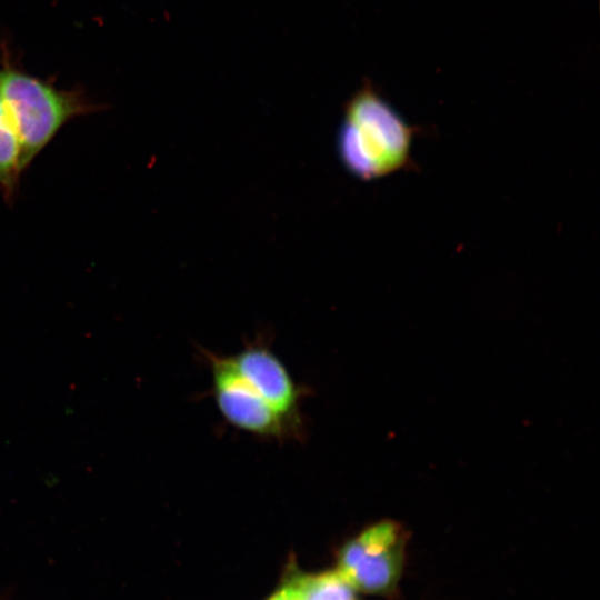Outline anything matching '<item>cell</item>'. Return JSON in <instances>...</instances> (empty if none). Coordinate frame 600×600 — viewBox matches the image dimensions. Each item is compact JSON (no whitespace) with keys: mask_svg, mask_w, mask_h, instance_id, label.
Here are the masks:
<instances>
[{"mask_svg":"<svg viewBox=\"0 0 600 600\" xmlns=\"http://www.w3.org/2000/svg\"><path fill=\"white\" fill-rule=\"evenodd\" d=\"M417 130L371 86L348 101L337 133V151L353 177L372 181L411 169Z\"/></svg>","mask_w":600,"mask_h":600,"instance_id":"1","label":"cell"},{"mask_svg":"<svg viewBox=\"0 0 600 600\" xmlns=\"http://www.w3.org/2000/svg\"><path fill=\"white\" fill-rule=\"evenodd\" d=\"M0 101L16 131L26 170L70 120L99 109L82 90L57 88L17 66L2 48Z\"/></svg>","mask_w":600,"mask_h":600,"instance_id":"2","label":"cell"},{"mask_svg":"<svg viewBox=\"0 0 600 600\" xmlns=\"http://www.w3.org/2000/svg\"><path fill=\"white\" fill-rule=\"evenodd\" d=\"M404 544V532L399 524L380 521L342 547L338 571L354 589L386 592L401 574Z\"/></svg>","mask_w":600,"mask_h":600,"instance_id":"3","label":"cell"},{"mask_svg":"<svg viewBox=\"0 0 600 600\" xmlns=\"http://www.w3.org/2000/svg\"><path fill=\"white\" fill-rule=\"evenodd\" d=\"M219 410L233 426L262 436H279L283 418L239 374L231 358H211Z\"/></svg>","mask_w":600,"mask_h":600,"instance_id":"4","label":"cell"},{"mask_svg":"<svg viewBox=\"0 0 600 600\" xmlns=\"http://www.w3.org/2000/svg\"><path fill=\"white\" fill-rule=\"evenodd\" d=\"M239 374L282 418L296 408L297 389L281 361L264 347H248L230 357Z\"/></svg>","mask_w":600,"mask_h":600,"instance_id":"5","label":"cell"},{"mask_svg":"<svg viewBox=\"0 0 600 600\" xmlns=\"http://www.w3.org/2000/svg\"><path fill=\"white\" fill-rule=\"evenodd\" d=\"M22 171L19 140L0 101V191L6 199L14 196Z\"/></svg>","mask_w":600,"mask_h":600,"instance_id":"6","label":"cell"},{"mask_svg":"<svg viewBox=\"0 0 600 600\" xmlns=\"http://www.w3.org/2000/svg\"><path fill=\"white\" fill-rule=\"evenodd\" d=\"M300 600H353L354 588L337 571L298 576L290 580Z\"/></svg>","mask_w":600,"mask_h":600,"instance_id":"7","label":"cell"},{"mask_svg":"<svg viewBox=\"0 0 600 600\" xmlns=\"http://www.w3.org/2000/svg\"><path fill=\"white\" fill-rule=\"evenodd\" d=\"M269 600H300L296 588L289 581L282 589L276 592Z\"/></svg>","mask_w":600,"mask_h":600,"instance_id":"8","label":"cell"}]
</instances>
